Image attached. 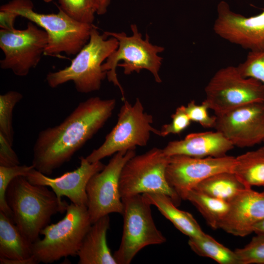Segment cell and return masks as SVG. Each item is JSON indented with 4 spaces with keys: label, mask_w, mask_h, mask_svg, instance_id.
<instances>
[{
    "label": "cell",
    "mask_w": 264,
    "mask_h": 264,
    "mask_svg": "<svg viewBox=\"0 0 264 264\" xmlns=\"http://www.w3.org/2000/svg\"><path fill=\"white\" fill-rule=\"evenodd\" d=\"M115 106L114 99L90 97L79 103L60 124L41 131L33 147L34 168L49 176L69 161L104 126Z\"/></svg>",
    "instance_id": "cell-1"
},
{
    "label": "cell",
    "mask_w": 264,
    "mask_h": 264,
    "mask_svg": "<svg viewBox=\"0 0 264 264\" xmlns=\"http://www.w3.org/2000/svg\"><path fill=\"white\" fill-rule=\"evenodd\" d=\"M48 187L30 183L19 176L9 183L6 199L12 212V220L21 233L33 243L51 217L66 211L68 203L60 200Z\"/></svg>",
    "instance_id": "cell-2"
},
{
    "label": "cell",
    "mask_w": 264,
    "mask_h": 264,
    "mask_svg": "<svg viewBox=\"0 0 264 264\" xmlns=\"http://www.w3.org/2000/svg\"><path fill=\"white\" fill-rule=\"evenodd\" d=\"M93 25L87 44L71 60L70 65L46 76L48 85L55 88L69 81L74 83L76 90L88 93L100 89L107 72L102 69L104 61L117 48L118 41L114 37L107 39Z\"/></svg>",
    "instance_id": "cell-3"
},
{
    "label": "cell",
    "mask_w": 264,
    "mask_h": 264,
    "mask_svg": "<svg viewBox=\"0 0 264 264\" xmlns=\"http://www.w3.org/2000/svg\"><path fill=\"white\" fill-rule=\"evenodd\" d=\"M33 7L30 0H12L0 10L15 12L45 30L48 42L44 55H76L88 42L93 24L79 22L60 8L57 13L43 14L34 11Z\"/></svg>",
    "instance_id": "cell-4"
},
{
    "label": "cell",
    "mask_w": 264,
    "mask_h": 264,
    "mask_svg": "<svg viewBox=\"0 0 264 264\" xmlns=\"http://www.w3.org/2000/svg\"><path fill=\"white\" fill-rule=\"evenodd\" d=\"M131 28L132 34L130 36L124 32L105 31L103 33L107 37L115 38L118 41L117 48L103 64L102 69L107 72L108 81L119 88L123 101L125 100L124 91L117 78V66L124 68L126 75L134 71L139 73L144 69L148 70L153 74L156 82H162L159 71L163 58L158 54L163 52L164 48L151 44L147 34L145 39H143L136 24H131Z\"/></svg>",
    "instance_id": "cell-5"
},
{
    "label": "cell",
    "mask_w": 264,
    "mask_h": 264,
    "mask_svg": "<svg viewBox=\"0 0 264 264\" xmlns=\"http://www.w3.org/2000/svg\"><path fill=\"white\" fill-rule=\"evenodd\" d=\"M65 217L47 225L33 243V255L39 263L50 264L62 258L77 256L83 239L92 225L87 206L71 203Z\"/></svg>",
    "instance_id": "cell-6"
},
{
    "label": "cell",
    "mask_w": 264,
    "mask_h": 264,
    "mask_svg": "<svg viewBox=\"0 0 264 264\" xmlns=\"http://www.w3.org/2000/svg\"><path fill=\"white\" fill-rule=\"evenodd\" d=\"M169 157L164 154L162 149L154 147L131 158L120 174L121 198L145 193H161L169 196L178 206L181 198L169 185L166 177Z\"/></svg>",
    "instance_id": "cell-7"
},
{
    "label": "cell",
    "mask_w": 264,
    "mask_h": 264,
    "mask_svg": "<svg viewBox=\"0 0 264 264\" xmlns=\"http://www.w3.org/2000/svg\"><path fill=\"white\" fill-rule=\"evenodd\" d=\"M118 114L116 124L103 144L86 157L89 162L101 161L115 153L148 144L151 132L159 136V130L152 126L153 117L144 111L139 98L132 105L125 100Z\"/></svg>",
    "instance_id": "cell-8"
},
{
    "label": "cell",
    "mask_w": 264,
    "mask_h": 264,
    "mask_svg": "<svg viewBox=\"0 0 264 264\" xmlns=\"http://www.w3.org/2000/svg\"><path fill=\"white\" fill-rule=\"evenodd\" d=\"M123 227L121 241L113 257L117 264H129L144 247L166 242L154 221L151 205L137 195L122 198Z\"/></svg>",
    "instance_id": "cell-9"
},
{
    "label": "cell",
    "mask_w": 264,
    "mask_h": 264,
    "mask_svg": "<svg viewBox=\"0 0 264 264\" xmlns=\"http://www.w3.org/2000/svg\"><path fill=\"white\" fill-rule=\"evenodd\" d=\"M204 101L215 115L256 102H264V86L244 77L237 66L220 68L205 87Z\"/></svg>",
    "instance_id": "cell-10"
},
{
    "label": "cell",
    "mask_w": 264,
    "mask_h": 264,
    "mask_svg": "<svg viewBox=\"0 0 264 264\" xmlns=\"http://www.w3.org/2000/svg\"><path fill=\"white\" fill-rule=\"evenodd\" d=\"M48 42L46 32L29 22L22 30H0V48L4 58L2 69L10 70L20 77L27 75L44 55Z\"/></svg>",
    "instance_id": "cell-11"
},
{
    "label": "cell",
    "mask_w": 264,
    "mask_h": 264,
    "mask_svg": "<svg viewBox=\"0 0 264 264\" xmlns=\"http://www.w3.org/2000/svg\"><path fill=\"white\" fill-rule=\"evenodd\" d=\"M135 150L115 153L103 169L89 179L86 192L87 208L92 224L110 213L122 215L123 204L119 191L120 176L125 163L136 154Z\"/></svg>",
    "instance_id": "cell-12"
},
{
    "label": "cell",
    "mask_w": 264,
    "mask_h": 264,
    "mask_svg": "<svg viewBox=\"0 0 264 264\" xmlns=\"http://www.w3.org/2000/svg\"><path fill=\"white\" fill-rule=\"evenodd\" d=\"M235 157H194L184 155L169 157L166 177L169 185L181 199L198 183L218 173H233Z\"/></svg>",
    "instance_id": "cell-13"
},
{
    "label": "cell",
    "mask_w": 264,
    "mask_h": 264,
    "mask_svg": "<svg viewBox=\"0 0 264 264\" xmlns=\"http://www.w3.org/2000/svg\"><path fill=\"white\" fill-rule=\"evenodd\" d=\"M216 117L215 129L234 146L243 148L263 142L264 102L246 104Z\"/></svg>",
    "instance_id": "cell-14"
},
{
    "label": "cell",
    "mask_w": 264,
    "mask_h": 264,
    "mask_svg": "<svg viewBox=\"0 0 264 264\" xmlns=\"http://www.w3.org/2000/svg\"><path fill=\"white\" fill-rule=\"evenodd\" d=\"M213 29L220 38L249 51L264 50V8L257 15L245 17L221 1L217 6Z\"/></svg>",
    "instance_id": "cell-15"
},
{
    "label": "cell",
    "mask_w": 264,
    "mask_h": 264,
    "mask_svg": "<svg viewBox=\"0 0 264 264\" xmlns=\"http://www.w3.org/2000/svg\"><path fill=\"white\" fill-rule=\"evenodd\" d=\"M80 159V165L76 169L57 177H49L35 168L26 177L33 184L50 187L60 200L65 196L71 203L87 206V184L91 177L103 170L105 165L101 161L89 162L83 156Z\"/></svg>",
    "instance_id": "cell-16"
},
{
    "label": "cell",
    "mask_w": 264,
    "mask_h": 264,
    "mask_svg": "<svg viewBox=\"0 0 264 264\" xmlns=\"http://www.w3.org/2000/svg\"><path fill=\"white\" fill-rule=\"evenodd\" d=\"M264 220V192L245 188L229 202L228 212L220 228L233 236L245 237Z\"/></svg>",
    "instance_id": "cell-17"
},
{
    "label": "cell",
    "mask_w": 264,
    "mask_h": 264,
    "mask_svg": "<svg viewBox=\"0 0 264 264\" xmlns=\"http://www.w3.org/2000/svg\"><path fill=\"white\" fill-rule=\"evenodd\" d=\"M234 147L222 134L216 131L190 133L183 139L169 142L162 150L168 156L184 155L201 158L225 156Z\"/></svg>",
    "instance_id": "cell-18"
},
{
    "label": "cell",
    "mask_w": 264,
    "mask_h": 264,
    "mask_svg": "<svg viewBox=\"0 0 264 264\" xmlns=\"http://www.w3.org/2000/svg\"><path fill=\"white\" fill-rule=\"evenodd\" d=\"M109 215L92 223L77 253L78 264H117L107 242Z\"/></svg>",
    "instance_id": "cell-19"
},
{
    "label": "cell",
    "mask_w": 264,
    "mask_h": 264,
    "mask_svg": "<svg viewBox=\"0 0 264 264\" xmlns=\"http://www.w3.org/2000/svg\"><path fill=\"white\" fill-rule=\"evenodd\" d=\"M142 195L147 202L155 206L176 229L189 238L200 237L205 234L192 215L178 209L167 195L155 193Z\"/></svg>",
    "instance_id": "cell-20"
},
{
    "label": "cell",
    "mask_w": 264,
    "mask_h": 264,
    "mask_svg": "<svg viewBox=\"0 0 264 264\" xmlns=\"http://www.w3.org/2000/svg\"><path fill=\"white\" fill-rule=\"evenodd\" d=\"M33 256V243L20 231L13 220L0 211V258L24 260Z\"/></svg>",
    "instance_id": "cell-21"
},
{
    "label": "cell",
    "mask_w": 264,
    "mask_h": 264,
    "mask_svg": "<svg viewBox=\"0 0 264 264\" xmlns=\"http://www.w3.org/2000/svg\"><path fill=\"white\" fill-rule=\"evenodd\" d=\"M233 173L247 188H264V146L235 157Z\"/></svg>",
    "instance_id": "cell-22"
},
{
    "label": "cell",
    "mask_w": 264,
    "mask_h": 264,
    "mask_svg": "<svg viewBox=\"0 0 264 264\" xmlns=\"http://www.w3.org/2000/svg\"><path fill=\"white\" fill-rule=\"evenodd\" d=\"M245 188L233 173L225 172L209 177L193 189L229 202Z\"/></svg>",
    "instance_id": "cell-23"
},
{
    "label": "cell",
    "mask_w": 264,
    "mask_h": 264,
    "mask_svg": "<svg viewBox=\"0 0 264 264\" xmlns=\"http://www.w3.org/2000/svg\"><path fill=\"white\" fill-rule=\"evenodd\" d=\"M183 200L189 201L202 215L213 229L220 228L229 209V202L218 199L195 189L189 191Z\"/></svg>",
    "instance_id": "cell-24"
},
{
    "label": "cell",
    "mask_w": 264,
    "mask_h": 264,
    "mask_svg": "<svg viewBox=\"0 0 264 264\" xmlns=\"http://www.w3.org/2000/svg\"><path fill=\"white\" fill-rule=\"evenodd\" d=\"M188 243L192 251L200 256L209 258L220 264H239L235 251L206 233L200 237L189 238Z\"/></svg>",
    "instance_id": "cell-25"
},
{
    "label": "cell",
    "mask_w": 264,
    "mask_h": 264,
    "mask_svg": "<svg viewBox=\"0 0 264 264\" xmlns=\"http://www.w3.org/2000/svg\"><path fill=\"white\" fill-rule=\"evenodd\" d=\"M22 98L21 93L15 90H10L0 95V133L12 146L14 136L13 111L16 104Z\"/></svg>",
    "instance_id": "cell-26"
},
{
    "label": "cell",
    "mask_w": 264,
    "mask_h": 264,
    "mask_svg": "<svg viewBox=\"0 0 264 264\" xmlns=\"http://www.w3.org/2000/svg\"><path fill=\"white\" fill-rule=\"evenodd\" d=\"M59 8L74 20L92 24L99 7V0H58Z\"/></svg>",
    "instance_id": "cell-27"
},
{
    "label": "cell",
    "mask_w": 264,
    "mask_h": 264,
    "mask_svg": "<svg viewBox=\"0 0 264 264\" xmlns=\"http://www.w3.org/2000/svg\"><path fill=\"white\" fill-rule=\"evenodd\" d=\"M31 164L17 165L12 167L0 166V211L12 219V212L6 199V192L10 182L19 176H26L32 169Z\"/></svg>",
    "instance_id": "cell-28"
},
{
    "label": "cell",
    "mask_w": 264,
    "mask_h": 264,
    "mask_svg": "<svg viewBox=\"0 0 264 264\" xmlns=\"http://www.w3.org/2000/svg\"><path fill=\"white\" fill-rule=\"evenodd\" d=\"M243 247L234 251L239 264H264V234H256Z\"/></svg>",
    "instance_id": "cell-29"
},
{
    "label": "cell",
    "mask_w": 264,
    "mask_h": 264,
    "mask_svg": "<svg viewBox=\"0 0 264 264\" xmlns=\"http://www.w3.org/2000/svg\"><path fill=\"white\" fill-rule=\"evenodd\" d=\"M237 67L243 76L255 79L264 86V50L249 51L245 60Z\"/></svg>",
    "instance_id": "cell-30"
},
{
    "label": "cell",
    "mask_w": 264,
    "mask_h": 264,
    "mask_svg": "<svg viewBox=\"0 0 264 264\" xmlns=\"http://www.w3.org/2000/svg\"><path fill=\"white\" fill-rule=\"evenodd\" d=\"M184 109L191 121L198 123L205 128H214L216 115L211 116L209 114V108L204 101L198 104L195 101L192 100L187 106H184Z\"/></svg>",
    "instance_id": "cell-31"
},
{
    "label": "cell",
    "mask_w": 264,
    "mask_h": 264,
    "mask_svg": "<svg viewBox=\"0 0 264 264\" xmlns=\"http://www.w3.org/2000/svg\"><path fill=\"white\" fill-rule=\"evenodd\" d=\"M184 106L178 107L172 116L171 122L163 125L159 130V136L165 137L170 134H179L190 125L191 121L186 113Z\"/></svg>",
    "instance_id": "cell-32"
},
{
    "label": "cell",
    "mask_w": 264,
    "mask_h": 264,
    "mask_svg": "<svg viewBox=\"0 0 264 264\" xmlns=\"http://www.w3.org/2000/svg\"><path fill=\"white\" fill-rule=\"evenodd\" d=\"M12 146L0 133V166L12 167L20 165L18 156Z\"/></svg>",
    "instance_id": "cell-33"
},
{
    "label": "cell",
    "mask_w": 264,
    "mask_h": 264,
    "mask_svg": "<svg viewBox=\"0 0 264 264\" xmlns=\"http://www.w3.org/2000/svg\"><path fill=\"white\" fill-rule=\"evenodd\" d=\"M19 15L13 12L0 10V27L1 29L12 30L15 29L14 22Z\"/></svg>",
    "instance_id": "cell-34"
},
{
    "label": "cell",
    "mask_w": 264,
    "mask_h": 264,
    "mask_svg": "<svg viewBox=\"0 0 264 264\" xmlns=\"http://www.w3.org/2000/svg\"><path fill=\"white\" fill-rule=\"evenodd\" d=\"M39 263L34 255L27 259L10 260L0 258V264H37Z\"/></svg>",
    "instance_id": "cell-35"
},
{
    "label": "cell",
    "mask_w": 264,
    "mask_h": 264,
    "mask_svg": "<svg viewBox=\"0 0 264 264\" xmlns=\"http://www.w3.org/2000/svg\"><path fill=\"white\" fill-rule=\"evenodd\" d=\"M110 0H99V7L97 11L98 15L104 14L107 11Z\"/></svg>",
    "instance_id": "cell-36"
},
{
    "label": "cell",
    "mask_w": 264,
    "mask_h": 264,
    "mask_svg": "<svg viewBox=\"0 0 264 264\" xmlns=\"http://www.w3.org/2000/svg\"><path fill=\"white\" fill-rule=\"evenodd\" d=\"M253 233L264 234V220L257 223L253 228Z\"/></svg>",
    "instance_id": "cell-37"
},
{
    "label": "cell",
    "mask_w": 264,
    "mask_h": 264,
    "mask_svg": "<svg viewBox=\"0 0 264 264\" xmlns=\"http://www.w3.org/2000/svg\"><path fill=\"white\" fill-rule=\"evenodd\" d=\"M43 0L45 2L48 3V2H51L53 0Z\"/></svg>",
    "instance_id": "cell-38"
},
{
    "label": "cell",
    "mask_w": 264,
    "mask_h": 264,
    "mask_svg": "<svg viewBox=\"0 0 264 264\" xmlns=\"http://www.w3.org/2000/svg\"><path fill=\"white\" fill-rule=\"evenodd\" d=\"M263 143H264V141H263Z\"/></svg>",
    "instance_id": "cell-39"
},
{
    "label": "cell",
    "mask_w": 264,
    "mask_h": 264,
    "mask_svg": "<svg viewBox=\"0 0 264 264\" xmlns=\"http://www.w3.org/2000/svg\"><path fill=\"white\" fill-rule=\"evenodd\" d=\"M263 191L264 192V190H263Z\"/></svg>",
    "instance_id": "cell-40"
}]
</instances>
